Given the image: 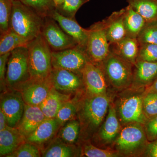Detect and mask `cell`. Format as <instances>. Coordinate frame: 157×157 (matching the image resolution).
<instances>
[{"instance_id": "cell-1", "label": "cell", "mask_w": 157, "mask_h": 157, "mask_svg": "<svg viewBox=\"0 0 157 157\" xmlns=\"http://www.w3.org/2000/svg\"><path fill=\"white\" fill-rule=\"evenodd\" d=\"M45 18L20 0H13L9 29L29 42L41 34Z\"/></svg>"}, {"instance_id": "cell-2", "label": "cell", "mask_w": 157, "mask_h": 157, "mask_svg": "<svg viewBox=\"0 0 157 157\" xmlns=\"http://www.w3.org/2000/svg\"><path fill=\"white\" fill-rule=\"evenodd\" d=\"M27 47L31 78H48L52 69V51L42 34L29 42Z\"/></svg>"}, {"instance_id": "cell-3", "label": "cell", "mask_w": 157, "mask_h": 157, "mask_svg": "<svg viewBox=\"0 0 157 157\" xmlns=\"http://www.w3.org/2000/svg\"><path fill=\"white\" fill-rule=\"evenodd\" d=\"M99 64L104 70L106 78L114 87L124 88L132 83V67L134 65L112 52Z\"/></svg>"}, {"instance_id": "cell-4", "label": "cell", "mask_w": 157, "mask_h": 157, "mask_svg": "<svg viewBox=\"0 0 157 157\" xmlns=\"http://www.w3.org/2000/svg\"><path fill=\"white\" fill-rule=\"evenodd\" d=\"M7 66L6 85L10 88L16 90L30 79L27 47L22 46L11 51Z\"/></svg>"}, {"instance_id": "cell-5", "label": "cell", "mask_w": 157, "mask_h": 157, "mask_svg": "<svg viewBox=\"0 0 157 157\" xmlns=\"http://www.w3.org/2000/svg\"><path fill=\"white\" fill-rule=\"evenodd\" d=\"M142 124L131 123L120 132L116 140V146L123 154L132 155L143 148L144 150L148 141L144 127Z\"/></svg>"}, {"instance_id": "cell-6", "label": "cell", "mask_w": 157, "mask_h": 157, "mask_svg": "<svg viewBox=\"0 0 157 157\" xmlns=\"http://www.w3.org/2000/svg\"><path fill=\"white\" fill-rule=\"evenodd\" d=\"M109 99L106 94L91 95L86 99L80 109V118L90 131L98 128L103 121L109 107Z\"/></svg>"}, {"instance_id": "cell-7", "label": "cell", "mask_w": 157, "mask_h": 157, "mask_svg": "<svg viewBox=\"0 0 157 157\" xmlns=\"http://www.w3.org/2000/svg\"><path fill=\"white\" fill-rule=\"evenodd\" d=\"M86 52L91 62L102 63L110 52V44L107 39L103 21L96 22L90 28Z\"/></svg>"}, {"instance_id": "cell-8", "label": "cell", "mask_w": 157, "mask_h": 157, "mask_svg": "<svg viewBox=\"0 0 157 157\" xmlns=\"http://www.w3.org/2000/svg\"><path fill=\"white\" fill-rule=\"evenodd\" d=\"M85 50L78 45L59 51L52 52V68L81 73L89 61Z\"/></svg>"}, {"instance_id": "cell-9", "label": "cell", "mask_w": 157, "mask_h": 157, "mask_svg": "<svg viewBox=\"0 0 157 157\" xmlns=\"http://www.w3.org/2000/svg\"><path fill=\"white\" fill-rule=\"evenodd\" d=\"M143 94L129 93L121 98L118 113L124 123H138L144 125L147 121L143 108Z\"/></svg>"}, {"instance_id": "cell-10", "label": "cell", "mask_w": 157, "mask_h": 157, "mask_svg": "<svg viewBox=\"0 0 157 157\" xmlns=\"http://www.w3.org/2000/svg\"><path fill=\"white\" fill-rule=\"evenodd\" d=\"M41 34L52 51H59L78 45L59 24L50 17H45Z\"/></svg>"}, {"instance_id": "cell-11", "label": "cell", "mask_w": 157, "mask_h": 157, "mask_svg": "<svg viewBox=\"0 0 157 157\" xmlns=\"http://www.w3.org/2000/svg\"><path fill=\"white\" fill-rule=\"evenodd\" d=\"M52 88L49 77L43 79H33L17 88L25 104L39 106L47 98Z\"/></svg>"}, {"instance_id": "cell-12", "label": "cell", "mask_w": 157, "mask_h": 157, "mask_svg": "<svg viewBox=\"0 0 157 157\" xmlns=\"http://www.w3.org/2000/svg\"><path fill=\"white\" fill-rule=\"evenodd\" d=\"M49 77L52 87L65 94L71 95L83 84L82 73L70 70L52 68Z\"/></svg>"}, {"instance_id": "cell-13", "label": "cell", "mask_w": 157, "mask_h": 157, "mask_svg": "<svg viewBox=\"0 0 157 157\" xmlns=\"http://www.w3.org/2000/svg\"><path fill=\"white\" fill-rule=\"evenodd\" d=\"M25 105L21 93L17 90L1 96L0 109L6 115L8 125L17 126L23 115Z\"/></svg>"}, {"instance_id": "cell-14", "label": "cell", "mask_w": 157, "mask_h": 157, "mask_svg": "<svg viewBox=\"0 0 157 157\" xmlns=\"http://www.w3.org/2000/svg\"><path fill=\"white\" fill-rule=\"evenodd\" d=\"M82 74L83 85L91 96L106 94L107 78L101 65L89 61Z\"/></svg>"}, {"instance_id": "cell-15", "label": "cell", "mask_w": 157, "mask_h": 157, "mask_svg": "<svg viewBox=\"0 0 157 157\" xmlns=\"http://www.w3.org/2000/svg\"><path fill=\"white\" fill-rule=\"evenodd\" d=\"M49 17L54 19L62 29L76 41L78 46L86 51L89 33V29L82 27L76 19L62 15L56 9L52 11Z\"/></svg>"}, {"instance_id": "cell-16", "label": "cell", "mask_w": 157, "mask_h": 157, "mask_svg": "<svg viewBox=\"0 0 157 157\" xmlns=\"http://www.w3.org/2000/svg\"><path fill=\"white\" fill-rule=\"evenodd\" d=\"M61 125L56 118H46L25 137V141L40 147L53 139Z\"/></svg>"}, {"instance_id": "cell-17", "label": "cell", "mask_w": 157, "mask_h": 157, "mask_svg": "<svg viewBox=\"0 0 157 157\" xmlns=\"http://www.w3.org/2000/svg\"><path fill=\"white\" fill-rule=\"evenodd\" d=\"M124 9L114 11L103 20L104 28L110 45L116 43L127 36L124 23Z\"/></svg>"}, {"instance_id": "cell-18", "label": "cell", "mask_w": 157, "mask_h": 157, "mask_svg": "<svg viewBox=\"0 0 157 157\" xmlns=\"http://www.w3.org/2000/svg\"><path fill=\"white\" fill-rule=\"evenodd\" d=\"M45 119L46 117L39 106L25 104L23 115L16 128L25 138Z\"/></svg>"}, {"instance_id": "cell-19", "label": "cell", "mask_w": 157, "mask_h": 157, "mask_svg": "<svg viewBox=\"0 0 157 157\" xmlns=\"http://www.w3.org/2000/svg\"><path fill=\"white\" fill-rule=\"evenodd\" d=\"M133 71L132 83L136 87L150 86L157 77V62L137 60Z\"/></svg>"}, {"instance_id": "cell-20", "label": "cell", "mask_w": 157, "mask_h": 157, "mask_svg": "<svg viewBox=\"0 0 157 157\" xmlns=\"http://www.w3.org/2000/svg\"><path fill=\"white\" fill-rule=\"evenodd\" d=\"M25 138L16 127L7 125L0 131V155L7 156L14 151L24 142Z\"/></svg>"}, {"instance_id": "cell-21", "label": "cell", "mask_w": 157, "mask_h": 157, "mask_svg": "<svg viewBox=\"0 0 157 157\" xmlns=\"http://www.w3.org/2000/svg\"><path fill=\"white\" fill-rule=\"evenodd\" d=\"M110 51L135 65L137 61L139 44L137 38L126 36L116 43L110 45Z\"/></svg>"}, {"instance_id": "cell-22", "label": "cell", "mask_w": 157, "mask_h": 157, "mask_svg": "<svg viewBox=\"0 0 157 157\" xmlns=\"http://www.w3.org/2000/svg\"><path fill=\"white\" fill-rule=\"evenodd\" d=\"M70 96L60 93L52 87L47 98L39 107L46 118H54L62 106L70 100Z\"/></svg>"}, {"instance_id": "cell-23", "label": "cell", "mask_w": 157, "mask_h": 157, "mask_svg": "<svg viewBox=\"0 0 157 157\" xmlns=\"http://www.w3.org/2000/svg\"><path fill=\"white\" fill-rule=\"evenodd\" d=\"M41 151V155L44 157H73L81 155V151L74 144L65 143L58 137L51 140Z\"/></svg>"}, {"instance_id": "cell-24", "label": "cell", "mask_w": 157, "mask_h": 157, "mask_svg": "<svg viewBox=\"0 0 157 157\" xmlns=\"http://www.w3.org/2000/svg\"><path fill=\"white\" fill-rule=\"evenodd\" d=\"M120 129L115 107L109 104L107 117L99 132L100 138L106 143H110L117 137Z\"/></svg>"}, {"instance_id": "cell-25", "label": "cell", "mask_w": 157, "mask_h": 157, "mask_svg": "<svg viewBox=\"0 0 157 157\" xmlns=\"http://www.w3.org/2000/svg\"><path fill=\"white\" fill-rule=\"evenodd\" d=\"M124 9V20L127 36L137 38L147 21L131 6H128Z\"/></svg>"}, {"instance_id": "cell-26", "label": "cell", "mask_w": 157, "mask_h": 157, "mask_svg": "<svg viewBox=\"0 0 157 157\" xmlns=\"http://www.w3.org/2000/svg\"><path fill=\"white\" fill-rule=\"evenodd\" d=\"M127 2L147 22L157 21V0H127Z\"/></svg>"}, {"instance_id": "cell-27", "label": "cell", "mask_w": 157, "mask_h": 157, "mask_svg": "<svg viewBox=\"0 0 157 157\" xmlns=\"http://www.w3.org/2000/svg\"><path fill=\"white\" fill-rule=\"evenodd\" d=\"M28 43L25 39L9 29L1 34L0 55L11 52L16 48L27 46Z\"/></svg>"}, {"instance_id": "cell-28", "label": "cell", "mask_w": 157, "mask_h": 157, "mask_svg": "<svg viewBox=\"0 0 157 157\" xmlns=\"http://www.w3.org/2000/svg\"><path fill=\"white\" fill-rule=\"evenodd\" d=\"M80 129L79 122L73 119L62 126L59 130L57 137L65 143L74 144L78 140Z\"/></svg>"}, {"instance_id": "cell-29", "label": "cell", "mask_w": 157, "mask_h": 157, "mask_svg": "<svg viewBox=\"0 0 157 157\" xmlns=\"http://www.w3.org/2000/svg\"><path fill=\"white\" fill-rule=\"evenodd\" d=\"M26 6L33 9L40 16L49 17L56 9V6L52 0H20Z\"/></svg>"}, {"instance_id": "cell-30", "label": "cell", "mask_w": 157, "mask_h": 157, "mask_svg": "<svg viewBox=\"0 0 157 157\" xmlns=\"http://www.w3.org/2000/svg\"><path fill=\"white\" fill-rule=\"evenodd\" d=\"M137 39L139 44H157V21L147 22Z\"/></svg>"}, {"instance_id": "cell-31", "label": "cell", "mask_w": 157, "mask_h": 157, "mask_svg": "<svg viewBox=\"0 0 157 157\" xmlns=\"http://www.w3.org/2000/svg\"><path fill=\"white\" fill-rule=\"evenodd\" d=\"M144 112L147 119L157 115V92L148 88L143 93Z\"/></svg>"}, {"instance_id": "cell-32", "label": "cell", "mask_w": 157, "mask_h": 157, "mask_svg": "<svg viewBox=\"0 0 157 157\" xmlns=\"http://www.w3.org/2000/svg\"><path fill=\"white\" fill-rule=\"evenodd\" d=\"M90 0H65L61 6L56 7L59 13L65 17L76 19V12L82 6L90 2Z\"/></svg>"}, {"instance_id": "cell-33", "label": "cell", "mask_w": 157, "mask_h": 157, "mask_svg": "<svg viewBox=\"0 0 157 157\" xmlns=\"http://www.w3.org/2000/svg\"><path fill=\"white\" fill-rule=\"evenodd\" d=\"M77 111L78 107L76 103L70 99L60 109L55 118L62 126L68 121L74 119Z\"/></svg>"}, {"instance_id": "cell-34", "label": "cell", "mask_w": 157, "mask_h": 157, "mask_svg": "<svg viewBox=\"0 0 157 157\" xmlns=\"http://www.w3.org/2000/svg\"><path fill=\"white\" fill-rule=\"evenodd\" d=\"M13 0H0V31L1 34L9 30V22L12 11Z\"/></svg>"}, {"instance_id": "cell-35", "label": "cell", "mask_w": 157, "mask_h": 157, "mask_svg": "<svg viewBox=\"0 0 157 157\" xmlns=\"http://www.w3.org/2000/svg\"><path fill=\"white\" fill-rule=\"evenodd\" d=\"M7 157H42L40 148L37 145L29 142H24L14 151Z\"/></svg>"}, {"instance_id": "cell-36", "label": "cell", "mask_w": 157, "mask_h": 157, "mask_svg": "<svg viewBox=\"0 0 157 157\" xmlns=\"http://www.w3.org/2000/svg\"><path fill=\"white\" fill-rule=\"evenodd\" d=\"M137 60L157 62V44H139Z\"/></svg>"}, {"instance_id": "cell-37", "label": "cell", "mask_w": 157, "mask_h": 157, "mask_svg": "<svg viewBox=\"0 0 157 157\" xmlns=\"http://www.w3.org/2000/svg\"><path fill=\"white\" fill-rule=\"evenodd\" d=\"M81 155L87 157H115L119 154L108 150L101 149L91 144H86L81 151Z\"/></svg>"}, {"instance_id": "cell-38", "label": "cell", "mask_w": 157, "mask_h": 157, "mask_svg": "<svg viewBox=\"0 0 157 157\" xmlns=\"http://www.w3.org/2000/svg\"><path fill=\"white\" fill-rule=\"evenodd\" d=\"M144 127L148 142L157 139V115L147 120Z\"/></svg>"}, {"instance_id": "cell-39", "label": "cell", "mask_w": 157, "mask_h": 157, "mask_svg": "<svg viewBox=\"0 0 157 157\" xmlns=\"http://www.w3.org/2000/svg\"><path fill=\"white\" fill-rule=\"evenodd\" d=\"M10 53L11 52H9L0 55V81L1 87L5 86L4 85L6 84V73L7 71L6 65H7V62Z\"/></svg>"}, {"instance_id": "cell-40", "label": "cell", "mask_w": 157, "mask_h": 157, "mask_svg": "<svg viewBox=\"0 0 157 157\" xmlns=\"http://www.w3.org/2000/svg\"><path fill=\"white\" fill-rule=\"evenodd\" d=\"M144 156L157 157V139L148 142L144 151Z\"/></svg>"}, {"instance_id": "cell-41", "label": "cell", "mask_w": 157, "mask_h": 157, "mask_svg": "<svg viewBox=\"0 0 157 157\" xmlns=\"http://www.w3.org/2000/svg\"><path fill=\"white\" fill-rule=\"evenodd\" d=\"M7 123V118L4 113L0 109V131H2L6 128Z\"/></svg>"}, {"instance_id": "cell-42", "label": "cell", "mask_w": 157, "mask_h": 157, "mask_svg": "<svg viewBox=\"0 0 157 157\" xmlns=\"http://www.w3.org/2000/svg\"><path fill=\"white\" fill-rule=\"evenodd\" d=\"M148 88L157 92V77L153 82L150 86Z\"/></svg>"}, {"instance_id": "cell-43", "label": "cell", "mask_w": 157, "mask_h": 157, "mask_svg": "<svg viewBox=\"0 0 157 157\" xmlns=\"http://www.w3.org/2000/svg\"><path fill=\"white\" fill-rule=\"evenodd\" d=\"M52 1H53L55 5L56 9V7L61 6L62 4H63L65 0H52Z\"/></svg>"}]
</instances>
